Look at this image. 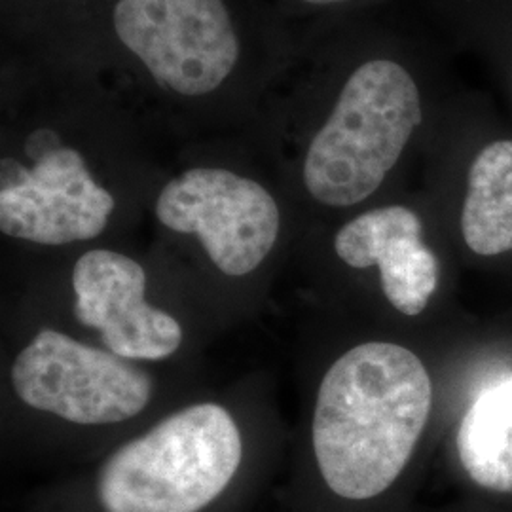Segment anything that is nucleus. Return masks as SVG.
<instances>
[{"instance_id":"nucleus-5","label":"nucleus","mask_w":512,"mask_h":512,"mask_svg":"<svg viewBox=\"0 0 512 512\" xmlns=\"http://www.w3.org/2000/svg\"><path fill=\"white\" fill-rule=\"evenodd\" d=\"M10 378L27 406L78 425L131 420L152 397L145 370L54 329L40 330L19 351Z\"/></svg>"},{"instance_id":"nucleus-2","label":"nucleus","mask_w":512,"mask_h":512,"mask_svg":"<svg viewBox=\"0 0 512 512\" xmlns=\"http://www.w3.org/2000/svg\"><path fill=\"white\" fill-rule=\"evenodd\" d=\"M420 88L401 63L368 59L349 74L306 150L302 179L327 207L365 202L421 124Z\"/></svg>"},{"instance_id":"nucleus-7","label":"nucleus","mask_w":512,"mask_h":512,"mask_svg":"<svg viewBox=\"0 0 512 512\" xmlns=\"http://www.w3.org/2000/svg\"><path fill=\"white\" fill-rule=\"evenodd\" d=\"M38 135V133H37ZM116 209L84 154L42 131L31 162L2 158L0 230L37 245H69L103 234Z\"/></svg>"},{"instance_id":"nucleus-10","label":"nucleus","mask_w":512,"mask_h":512,"mask_svg":"<svg viewBox=\"0 0 512 512\" xmlns=\"http://www.w3.org/2000/svg\"><path fill=\"white\" fill-rule=\"evenodd\" d=\"M459 463L484 492L512 495V380L482 391L458 431Z\"/></svg>"},{"instance_id":"nucleus-8","label":"nucleus","mask_w":512,"mask_h":512,"mask_svg":"<svg viewBox=\"0 0 512 512\" xmlns=\"http://www.w3.org/2000/svg\"><path fill=\"white\" fill-rule=\"evenodd\" d=\"M76 319L101 334L109 351L128 361H162L183 344L175 317L145 300L147 274L129 256L93 249L73 270Z\"/></svg>"},{"instance_id":"nucleus-12","label":"nucleus","mask_w":512,"mask_h":512,"mask_svg":"<svg viewBox=\"0 0 512 512\" xmlns=\"http://www.w3.org/2000/svg\"><path fill=\"white\" fill-rule=\"evenodd\" d=\"M304 4H310V6H332V4H340V2H346V0H300Z\"/></svg>"},{"instance_id":"nucleus-3","label":"nucleus","mask_w":512,"mask_h":512,"mask_svg":"<svg viewBox=\"0 0 512 512\" xmlns=\"http://www.w3.org/2000/svg\"><path fill=\"white\" fill-rule=\"evenodd\" d=\"M241 456L232 414L194 404L120 446L99 469L97 499L105 512H200L228 488Z\"/></svg>"},{"instance_id":"nucleus-1","label":"nucleus","mask_w":512,"mask_h":512,"mask_svg":"<svg viewBox=\"0 0 512 512\" xmlns=\"http://www.w3.org/2000/svg\"><path fill=\"white\" fill-rule=\"evenodd\" d=\"M433 406L427 368L410 349L368 342L349 349L321 382L311 425L327 488L370 501L401 478Z\"/></svg>"},{"instance_id":"nucleus-11","label":"nucleus","mask_w":512,"mask_h":512,"mask_svg":"<svg viewBox=\"0 0 512 512\" xmlns=\"http://www.w3.org/2000/svg\"><path fill=\"white\" fill-rule=\"evenodd\" d=\"M461 232L476 255L512 251V141L478 152L467 177Z\"/></svg>"},{"instance_id":"nucleus-6","label":"nucleus","mask_w":512,"mask_h":512,"mask_svg":"<svg viewBox=\"0 0 512 512\" xmlns=\"http://www.w3.org/2000/svg\"><path fill=\"white\" fill-rule=\"evenodd\" d=\"M156 219L200 239L220 272H255L281 232V211L264 184L226 167H192L160 190Z\"/></svg>"},{"instance_id":"nucleus-4","label":"nucleus","mask_w":512,"mask_h":512,"mask_svg":"<svg viewBox=\"0 0 512 512\" xmlns=\"http://www.w3.org/2000/svg\"><path fill=\"white\" fill-rule=\"evenodd\" d=\"M110 29L160 92L186 103L226 90L245 57L228 0H116Z\"/></svg>"},{"instance_id":"nucleus-9","label":"nucleus","mask_w":512,"mask_h":512,"mask_svg":"<svg viewBox=\"0 0 512 512\" xmlns=\"http://www.w3.org/2000/svg\"><path fill=\"white\" fill-rule=\"evenodd\" d=\"M336 255L351 268L378 266L385 298L416 317L439 285V260L421 239V220L404 205L366 211L334 238Z\"/></svg>"}]
</instances>
